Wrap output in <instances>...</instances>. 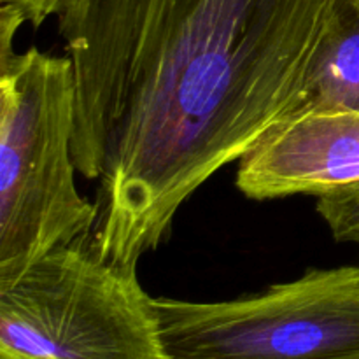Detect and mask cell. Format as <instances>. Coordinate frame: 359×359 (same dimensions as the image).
Listing matches in <instances>:
<instances>
[{"instance_id": "6", "label": "cell", "mask_w": 359, "mask_h": 359, "mask_svg": "<svg viewBox=\"0 0 359 359\" xmlns=\"http://www.w3.org/2000/svg\"><path fill=\"white\" fill-rule=\"evenodd\" d=\"M311 109L359 112V0H330L298 111Z\"/></svg>"}, {"instance_id": "8", "label": "cell", "mask_w": 359, "mask_h": 359, "mask_svg": "<svg viewBox=\"0 0 359 359\" xmlns=\"http://www.w3.org/2000/svg\"><path fill=\"white\" fill-rule=\"evenodd\" d=\"M67 0H2V4H13L20 7L35 28L41 27L48 18L58 16L62 7L65 6Z\"/></svg>"}, {"instance_id": "5", "label": "cell", "mask_w": 359, "mask_h": 359, "mask_svg": "<svg viewBox=\"0 0 359 359\" xmlns=\"http://www.w3.org/2000/svg\"><path fill=\"white\" fill-rule=\"evenodd\" d=\"M359 186V112L298 111L269 130L238 160L248 198L325 196Z\"/></svg>"}, {"instance_id": "1", "label": "cell", "mask_w": 359, "mask_h": 359, "mask_svg": "<svg viewBox=\"0 0 359 359\" xmlns=\"http://www.w3.org/2000/svg\"><path fill=\"white\" fill-rule=\"evenodd\" d=\"M330 0H67L74 161L100 181L95 248L125 266L182 203L300 109Z\"/></svg>"}, {"instance_id": "3", "label": "cell", "mask_w": 359, "mask_h": 359, "mask_svg": "<svg viewBox=\"0 0 359 359\" xmlns=\"http://www.w3.org/2000/svg\"><path fill=\"white\" fill-rule=\"evenodd\" d=\"M0 358L170 359L137 266L102 258L90 237L0 290Z\"/></svg>"}, {"instance_id": "9", "label": "cell", "mask_w": 359, "mask_h": 359, "mask_svg": "<svg viewBox=\"0 0 359 359\" xmlns=\"http://www.w3.org/2000/svg\"><path fill=\"white\" fill-rule=\"evenodd\" d=\"M0 359H6V358H0Z\"/></svg>"}, {"instance_id": "7", "label": "cell", "mask_w": 359, "mask_h": 359, "mask_svg": "<svg viewBox=\"0 0 359 359\" xmlns=\"http://www.w3.org/2000/svg\"><path fill=\"white\" fill-rule=\"evenodd\" d=\"M318 212L335 241L359 244V186L319 196Z\"/></svg>"}, {"instance_id": "2", "label": "cell", "mask_w": 359, "mask_h": 359, "mask_svg": "<svg viewBox=\"0 0 359 359\" xmlns=\"http://www.w3.org/2000/svg\"><path fill=\"white\" fill-rule=\"evenodd\" d=\"M74 130L69 56L30 48L0 60V290L97 224L74 179Z\"/></svg>"}, {"instance_id": "4", "label": "cell", "mask_w": 359, "mask_h": 359, "mask_svg": "<svg viewBox=\"0 0 359 359\" xmlns=\"http://www.w3.org/2000/svg\"><path fill=\"white\" fill-rule=\"evenodd\" d=\"M170 359H359V266L228 302L156 298Z\"/></svg>"}]
</instances>
